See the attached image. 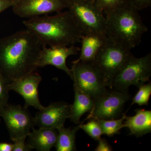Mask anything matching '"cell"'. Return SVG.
Instances as JSON below:
<instances>
[{"instance_id": "11", "label": "cell", "mask_w": 151, "mask_h": 151, "mask_svg": "<svg viewBox=\"0 0 151 151\" xmlns=\"http://www.w3.org/2000/svg\"><path fill=\"white\" fill-rule=\"evenodd\" d=\"M67 0H18L12 7L14 13L22 18L58 13L67 7Z\"/></svg>"}, {"instance_id": "27", "label": "cell", "mask_w": 151, "mask_h": 151, "mask_svg": "<svg viewBox=\"0 0 151 151\" xmlns=\"http://www.w3.org/2000/svg\"><path fill=\"white\" fill-rule=\"evenodd\" d=\"M18 0H0V13L16 4Z\"/></svg>"}, {"instance_id": "8", "label": "cell", "mask_w": 151, "mask_h": 151, "mask_svg": "<svg viewBox=\"0 0 151 151\" xmlns=\"http://www.w3.org/2000/svg\"><path fill=\"white\" fill-rule=\"evenodd\" d=\"M131 98L129 92L115 89L108 90L94 99L93 108L86 119H117L122 114L125 104Z\"/></svg>"}, {"instance_id": "6", "label": "cell", "mask_w": 151, "mask_h": 151, "mask_svg": "<svg viewBox=\"0 0 151 151\" xmlns=\"http://www.w3.org/2000/svg\"><path fill=\"white\" fill-rule=\"evenodd\" d=\"M151 76V53L138 58L133 55L113 78L110 89L129 92L130 86L139 88L150 81Z\"/></svg>"}, {"instance_id": "16", "label": "cell", "mask_w": 151, "mask_h": 151, "mask_svg": "<svg viewBox=\"0 0 151 151\" xmlns=\"http://www.w3.org/2000/svg\"><path fill=\"white\" fill-rule=\"evenodd\" d=\"M106 38L105 35H84L81 39V52L78 59L83 62H92Z\"/></svg>"}, {"instance_id": "14", "label": "cell", "mask_w": 151, "mask_h": 151, "mask_svg": "<svg viewBox=\"0 0 151 151\" xmlns=\"http://www.w3.org/2000/svg\"><path fill=\"white\" fill-rule=\"evenodd\" d=\"M32 129L27 135V143L33 150L50 151L55 147L58 135L57 130L45 128H33Z\"/></svg>"}, {"instance_id": "20", "label": "cell", "mask_w": 151, "mask_h": 151, "mask_svg": "<svg viewBox=\"0 0 151 151\" xmlns=\"http://www.w3.org/2000/svg\"><path fill=\"white\" fill-rule=\"evenodd\" d=\"M139 88V91L133 98L132 105L137 104L140 106L147 105L151 94V82L143 84Z\"/></svg>"}, {"instance_id": "5", "label": "cell", "mask_w": 151, "mask_h": 151, "mask_svg": "<svg viewBox=\"0 0 151 151\" xmlns=\"http://www.w3.org/2000/svg\"><path fill=\"white\" fill-rule=\"evenodd\" d=\"M66 8L84 35L106 36L105 17L94 0H67Z\"/></svg>"}, {"instance_id": "1", "label": "cell", "mask_w": 151, "mask_h": 151, "mask_svg": "<svg viewBox=\"0 0 151 151\" xmlns=\"http://www.w3.org/2000/svg\"><path fill=\"white\" fill-rule=\"evenodd\" d=\"M43 46L27 29L0 39V73L10 83L35 72Z\"/></svg>"}, {"instance_id": "22", "label": "cell", "mask_w": 151, "mask_h": 151, "mask_svg": "<svg viewBox=\"0 0 151 151\" xmlns=\"http://www.w3.org/2000/svg\"><path fill=\"white\" fill-rule=\"evenodd\" d=\"M9 83L0 73V107L8 104Z\"/></svg>"}, {"instance_id": "28", "label": "cell", "mask_w": 151, "mask_h": 151, "mask_svg": "<svg viewBox=\"0 0 151 151\" xmlns=\"http://www.w3.org/2000/svg\"><path fill=\"white\" fill-rule=\"evenodd\" d=\"M13 147L12 143L0 142V151H12Z\"/></svg>"}, {"instance_id": "29", "label": "cell", "mask_w": 151, "mask_h": 151, "mask_svg": "<svg viewBox=\"0 0 151 151\" xmlns=\"http://www.w3.org/2000/svg\"><path fill=\"white\" fill-rule=\"evenodd\" d=\"M1 119H0V123H1Z\"/></svg>"}, {"instance_id": "21", "label": "cell", "mask_w": 151, "mask_h": 151, "mask_svg": "<svg viewBox=\"0 0 151 151\" xmlns=\"http://www.w3.org/2000/svg\"><path fill=\"white\" fill-rule=\"evenodd\" d=\"M80 129L86 132L89 136L95 140L98 141L103 134L102 129L98 120L92 119L86 124L80 123Z\"/></svg>"}, {"instance_id": "17", "label": "cell", "mask_w": 151, "mask_h": 151, "mask_svg": "<svg viewBox=\"0 0 151 151\" xmlns=\"http://www.w3.org/2000/svg\"><path fill=\"white\" fill-rule=\"evenodd\" d=\"M74 101L70 107L69 119L74 124L78 125L82 116L87 112H90L93 108L94 100L84 93L73 86Z\"/></svg>"}, {"instance_id": "7", "label": "cell", "mask_w": 151, "mask_h": 151, "mask_svg": "<svg viewBox=\"0 0 151 151\" xmlns=\"http://www.w3.org/2000/svg\"><path fill=\"white\" fill-rule=\"evenodd\" d=\"M70 70L73 86L93 100L108 90L103 76L92 62L76 60L72 62Z\"/></svg>"}, {"instance_id": "25", "label": "cell", "mask_w": 151, "mask_h": 151, "mask_svg": "<svg viewBox=\"0 0 151 151\" xmlns=\"http://www.w3.org/2000/svg\"><path fill=\"white\" fill-rule=\"evenodd\" d=\"M137 10L139 11L151 6V0H127Z\"/></svg>"}, {"instance_id": "23", "label": "cell", "mask_w": 151, "mask_h": 151, "mask_svg": "<svg viewBox=\"0 0 151 151\" xmlns=\"http://www.w3.org/2000/svg\"><path fill=\"white\" fill-rule=\"evenodd\" d=\"M103 13L112 9L122 3L124 0H94Z\"/></svg>"}, {"instance_id": "15", "label": "cell", "mask_w": 151, "mask_h": 151, "mask_svg": "<svg viewBox=\"0 0 151 151\" xmlns=\"http://www.w3.org/2000/svg\"><path fill=\"white\" fill-rule=\"evenodd\" d=\"M133 116H125L123 128L130 130V135L141 137L151 132V111L137 109Z\"/></svg>"}, {"instance_id": "26", "label": "cell", "mask_w": 151, "mask_h": 151, "mask_svg": "<svg viewBox=\"0 0 151 151\" xmlns=\"http://www.w3.org/2000/svg\"><path fill=\"white\" fill-rule=\"evenodd\" d=\"M99 142L97 147L95 149V151H112L113 148L105 139L100 138L98 140Z\"/></svg>"}, {"instance_id": "12", "label": "cell", "mask_w": 151, "mask_h": 151, "mask_svg": "<svg viewBox=\"0 0 151 151\" xmlns=\"http://www.w3.org/2000/svg\"><path fill=\"white\" fill-rule=\"evenodd\" d=\"M42 80L40 75L35 71L18 79L11 81L9 84L10 91L13 90L23 97L25 108L29 106L38 110L44 107L39 100L38 86Z\"/></svg>"}, {"instance_id": "13", "label": "cell", "mask_w": 151, "mask_h": 151, "mask_svg": "<svg viewBox=\"0 0 151 151\" xmlns=\"http://www.w3.org/2000/svg\"><path fill=\"white\" fill-rule=\"evenodd\" d=\"M80 50L79 47L74 45L50 47V48L43 45L40 55L38 67L53 65L64 71L72 79L73 75L71 70L66 65V59L70 55L78 54Z\"/></svg>"}, {"instance_id": "18", "label": "cell", "mask_w": 151, "mask_h": 151, "mask_svg": "<svg viewBox=\"0 0 151 151\" xmlns=\"http://www.w3.org/2000/svg\"><path fill=\"white\" fill-rule=\"evenodd\" d=\"M80 129V125L72 128H65L64 127L58 129V135L55 147L57 151L76 150V138L77 132Z\"/></svg>"}, {"instance_id": "19", "label": "cell", "mask_w": 151, "mask_h": 151, "mask_svg": "<svg viewBox=\"0 0 151 151\" xmlns=\"http://www.w3.org/2000/svg\"><path fill=\"white\" fill-rule=\"evenodd\" d=\"M126 114H123L122 118L119 119L111 120H97L101 127L103 134L108 137H113L117 134L123 128V124Z\"/></svg>"}, {"instance_id": "24", "label": "cell", "mask_w": 151, "mask_h": 151, "mask_svg": "<svg viewBox=\"0 0 151 151\" xmlns=\"http://www.w3.org/2000/svg\"><path fill=\"white\" fill-rule=\"evenodd\" d=\"M27 137L19 138L13 141L12 151H29L33 149L26 142Z\"/></svg>"}, {"instance_id": "3", "label": "cell", "mask_w": 151, "mask_h": 151, "mask_svg": "<svg viewBox=\"0 0 151 151\" xmlns=\"http://www.w3.org/2000/svg\"><path fill=\"white\" fill-rule=\"evenodd\" d=\"M105 15V34L107 37L129 49L139 45L147 27L137 10L127 0Z\"/></svg>"}, {"instance_id": "10", "label": "cell", "mask_w": 151, "mask_h": 151, "mask_svg": "<svg viewBox=\"0 0 151 151\" xmlns=\"http://www.w3.org/2000/svg\"><path fill=\"white\" fill-rule=\"evenodd\" d=\"M71 105L63 101L52 103L39 110L33 117L35 125L39 128L58 130L64 127L70 115Z\"/></svg>"}, {"instance_id": "4", "label": "cell", "mask_w": 151, "mask_h": 151, "mask_svg": "<svg viewBox=\"0 0 151 151\" xmlns=\"http://www.w3.org/2000/svg\"><path fill=\"white\" fill-rule=\"evenodd\" d=\"M131 50L106 38L91 62L101 73L107 87L111 88L113 78L133 55Z\"/></svg>"}, {"instance_id": "2", "label": "cell", "mask_w": 151, "mask_h": 151, "mask_svg": "<svg viewBox=\"0 0 151 151\" xmlns=\"http://www.w3.org/2000/svg\"><path fill=\"white\" fill-rule=\"evenodd\" d=\"M27 29L39 38L43 45L70 46L81 42L82 31L68 10L52 16H45L23 21Z\"/></svg>"}, {"instance_id": "9", "label": "cell", "mask_w": 151, "mask_h": 151, "mask_svg": "<svg viewBox=\"0 0 151 151\" xmlns=\"http://www.w3.org/2000/svg\"><path fill=\"white\" fill-rule=\"evenodd\" d=\"M0 117L4 119L12 141L27 137L35 126L33 117L27 109L19 105L8 103L0 107Z\"/></svg>"}]
</instances>
